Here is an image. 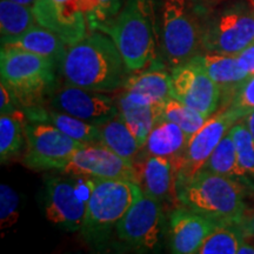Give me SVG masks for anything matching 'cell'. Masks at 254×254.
Masks as SVG:
<instances>
[{"label": "cell", "mask_w": 254, "mask_h": 254, "mask_svg": "<svg viewBox=\"0 0 254 254\" xmlns=\"http://www.w3.org/2000/svg\"><path fill=\"white\" fill-rule=\"evenodd\" d=\"M21 106L17 95L7 85L1 81L0 84V112L1 114L17 113V107Z\"/></svg>", "instance_id": "836d02e7"}, {"label": "cell", "mask_w": 254, "mask_h": 254, "mask_svg": "<svg viewBox=\"0 0 254 254\" xmlns=\"http://www.w3.org/2000/svg\"><path fill=\"white\" fill-rule=\"evenodd\" d=\"M142 193L138 183L127 179H94L81 234L88 244L101 246Z\"/></svg>", "instance_id": "277c9868"}, {"label": "cell", "mask_w": 254, "mask_h": 254, "mask_svg": "<svg viewBox=\"0 0 254 254\" xmlns=\"http://www.w3.org/2000/svg\"><path fill=\"white\" fill-rule=\"evenodd\" d=\"M219 226L211 219L180 206L171 213L168 221L171 251L176 254L198 253L206 238Z\"/></svg>", "instance_id": "2e32d148"}, {"label": "cell", "mask_w": 254, "mask_h": 254, "mask_svg": "<svg viewBox=\"0 0 254 254\" xmlns=\"http://www.w3.org/2000/svg\"><path fill=\"white\" fill-rule=\"evenodd\" d=\"M254 186L233 178L200 170L190 179L176 184L180 206L220 225H239L249 211Z\"/></svg>", "instance_id": "7a4b0ae2"}, {"label": "cell", "mask_w": 254, "mask_h": 254, "mask_svg": "<svg viewBox=\"0 0 254 254\" xmlns=\"http://www.w3.org/2000/svg\"><path fill=\"white\" fill-rule=\"evenodd\" d=\"M231 132L233 135L234 144H236L240 167L243 168L246 176L254 182V139L245 120L240 119L239 122L234 124Z\"/></svg>", "instance_id": "4dcf8cb0"}, {"label": "cell", "mask_w": 254, "mask_h": 254, "mask_svg": "<svg viewBox=\"0 0 254 254\" xmlns=\"http://www.w3.org/2000/svg\"><path fill=\"white\" fill-rule=\"evenodd\" d=\"M12 1L19 2V4L27 5V6H34V4H36L37 0H12Z\"/></svg>", "instance_id": "f35d334b"}, {"label": "cell", "mask_w": 254, "mask_h": 254, "mask_svg": "<svg viewBox=\"0 0 254 254\" xmlns=\"http://www.w3.org/2000/svg\"><path fill=\"white\" fill-rule=\"evenodd\" d=\"M25 113L1 114L0 117V160L7 163L18 157L24 145H26L25 135Z\"/></svg>", "instance_id": "4316f807"}, {"label": "cell", "mask_w": 254, "mask_h": 254, "mask_svg": "<svg viewBox=\"0 0 254 254\" xmlns=\"http://www.w3.org/2000/svg\"><path fill=\"white\" fill-rule=\"evenodd\" d=\"M98 127L100 131L99 144L126 160L134 163V158L139 154L142 146L133 134L122 114L118 113Z\"/></svg>", "instance_id": "cb8c5ba5"}, {"label": "cell", "mask_w": 254, "mask_h": 254, "mask_svg": "<svg viewBox=\"0 0 254 254\" xmlns=\"http://www.w3.org/2000/svg\"><path fill=\"white\" fill-rule=\"evenodd\" d=\"M243 119L245 120L246 125H247V127H249L251 134H252L253 139H254V111H253V112L247 114L246 117H244Z\"/></svg>", "instance_id": "8d00e7d4"}, {"label": "cell", "mask_w": 254, "mask_h": 254, "mask_svg": "<svg viewBox=\"0 0 254 254\" xmlns=\"http://www.w3.org/2000/svg\"><path fill=\"white\" fill-rule=\"evenodd\" d=\"M60 71L66 84L101 93L123 88L129 73L114 41L100 31L67 46Z\"/></svg>", "instance_id": "6da1fadb"}, {"label": "cell", "mask_w": 254, "mask_h": 254, "mask_svg": "<svg viewBox=\"0 0 254 254\" xmlns=\"http://www.w3.org/2000/svg\"><path fill=\"white\" fill-rule=\"evenodd\" d=\"M189 140L185 132L177 124L163 119L152 128L141 150L147 155L168 159L179 172Z\"/></svg>", "instance_id": "ffe728a7"}, {"label": "cell", "mask_w": 254, "mask_h": 254, "mask_svg": "<svg viewBox=\"0 0 254 254\" xmlns=\"http://www.w3.org/2000/svg\"><path fill=\"white\" fill-rule=\"evenodd\" d=\"M163 119L177 124L185 132L187 138L190 139L204 126L208 118L182 101L170 98L161 109V120Z\"/></svg>", "instance_id": "83f0119b"}, {"label": "cell", "mask_w": 254, "mask_h": 254, "mask_svg": "<svg viewBox=\"0 0 254 254\" xmlns=\"http://www.w3.org/2000/svg\"><path fill=\"white\" fill-rule=\"evenodd\" d=\"M251 1H252V2H254V0H251Z\"/></svg>", "instance_id": "ab89813d"}, {"label": "cell", "mask_w": 254, "mask_h": 254, "mask_svg": "<svg viewBox=\"0 0 254 254\" xmlns=\"http://www.w3.org/2000/svg\"><path fill=\"white\" fill-rule=\"evenodd\" d=\"M138 172V183L142 193L159 200L163 204L176 195L177 170L166 158L146 155Z\"/></svg>", "instance_id": "d6986e66"}, {"label": "cell", "mask_w": 254, "mask_h": 254, "mask_svg": "<svg viewBox=\"0 0 254 254\" xmlns=\"http://www.w3.org/2000/svg\"><path fill=\"white\" fill-rule=\"evenodd\" d=\"M246 238L238 225H222L206 238L199 254H236Z\"/></svg>", "instance_id": "f1b7e54d"}, {"label": "cell", "mask_w": 254, "mask_h": 254, "mask_svg": "<svg viewBox=\"0 0 254 254\" xmlns=\"http://www.w3.org/2000/svg\"><path fill=\"white\" fill-rule=\"evenodd\" d=\"M19 196L7 184L0 185V228L8 230L19 219Z\"/></svg>", "instance_id": "1f68e13d"}, {"label": "cell", "mask_w": 254, "mask_h": 254, "mask_svg": "<svg viewBox=\"0 0 254 254\" xmlns=\"http://www.w3.org/2000/svg\"><path fill=\"white\" fill-rule=\"evenodd\" d=\"M204 52L236 56L254 43V4L230 0L202 13Z\"/></svg>", "instance_id": "8992f818"}, {"label": "cell", "mask_w": 254, "mask_h": 254, "mask_svg": "<svg viewBox=\"0 0 254 254\" xmlns=\"http://www.w3.org/2000/svg\"><path fill=\"white\" fill-rule=\"evenodd\" d=\"M33 11L38 24L58 34L68 46L88 34L81 0H37Z\"/></svg>", "instance_id": "9a60e30c"}, {"label": "cell", "mask_w": 254, "mask_h": 254, "mask_svg": "<svg viewBox=\"0 0 254 254\" xmlns=\"http://www.w3.org/2000/svg\"><path fill=\"white\" fill-rule=\"evenodd\" d=\"M92 178H50L46 183L45 214L51 224L69 232L80 231L91 194Z\"/></svg>", "instance_id": "9c48e42d"}, {"label": "cell", "mask_w": 254, "mask_h": 254, "mask_svg": "<svg viewBox=\"0 0 254 254\" xmlns=\"http://www.w3.org/2000/svg\"><path fill=\"white\" fill-rule=\"evenodd\" d=\"M52 60L13 46H1V81L17 95L23 109L41 105L56 80Z\"/></svg>", "instance_id": "52a82bcc"}, {"label": "cell", "mask_w": 254, "mask_h": 254, "mask_svg": "<svg viewBox=\"0 0 254 254\" xmlns=\"http://www.w3.org/2000/svg\"><path fill=\"white\" fill-rule=\"evenodd\" d=\"M225 109H231L240 114L241 118L254 111V75L250 77L238 88L230 104Z\"/></svg>", "instance_id": "d6a6232c"}, {"label": "cell", "mask_w": 254, "mask_h": 254, "mask_svg": "<svg viewBox=\"0 0 254 254\" xmlns=\"http://www.w3.org/2000/svg\"><path fill=\"white\" fill-rule=\"evenodd\" d=\"M37 24L33 6L19 4L12 0H0L1 40L21 36Z\"/></svg>", "instance_id": "484cf974"}, {"label": "cell", "mask_w": 254, "mask_h": 254, "mask_svg": "<svg viewBox=\"0 0 254 254\" xmlns=\"http://www.w3.org/2000/svg\"><path fill=\"white\" fill-rule=\"evenodd\" d=\"M196 58L220 90L221 105L225 109L250 74L241 67L237 56L202 52Z\"/></svg>", "instance_id": "ac0fdd59"}, {"label": "cell", "mask_w": 254, "mask_h": 254, "mask_svg": "<svg viewBox=\"0 0 254 254\" xmlns=\"http://www.w3.org/2000/svg\"><path fill=\"white\" fill-rule=\"evenodd\" d=\"M172 98L204 116L212 117L221 105V93L196 57L171 69Z\"/></svg>", "instance_id": "8fae6325"}, {"label": "cell", "mask_w": 254, "mask_h": 254, "mask_svg": "<svg viewBox=\"0 0 254 254\" xmlns=\"http://www.w3.org/2000/svg\"><path fill=\"white\" fill-rule=\"evenodd\" d=\"M163 204L141 193L116 226L118 239L136 251H154L163 236Z\"/></svg>", "instance_id": "30bf717a"}, {"label": "cell", "mask_w": 254, "mask_h": 254, "mask_svg": "<svg viewBox=\"0 0 254 254\" xmlns=\"http://www.w3.org/2000/svg\"><path fill=\"white\" fill-rule=\"evenodd\" d=\"M4 45L46 57L56 64L62 62L68 46L58 34L39 24L34 25L21 36L1 40V46Z\"/></svg>", "instance_id": "7402d4cb"}, {"label": "cell", "mask_w": 254, "mask_h": 254, "mask_svg": "<svg viewBox=\"0 0 254 254\" xmlns=\"http://www.w3.org/2000/svg\"><path fill=\"white\" fill-rule=\"evenodd\" d=\"M238 226L243 231L246 239H254V208H249Z\"/></svg>", "instance_id": "d590c367"}, {"label": "cell", "mask_w": 254, "mask_h": 254, "mask_svg": "<svg viewBox=\"0 0 254 254\" xmlns=\"http://www.w3.org/2000/svg\"><path fill=\"white\" fill-rule=\"evenodd\" d=\"M201 170L220 174V176L233 178V179L240 180V182L254 186L253 180L247 177L243 168L240 167L236 144H234L231 129L221 139V141L219 142L213 153L207 159V161H206Z\"/></svg>", "instance_id": "d4e9b609"}, {"label": "cell", "mask_w": 254, "mask_h": 254, "mask_svg": "<svg viewBox=\"0 0 254 254\" xmlns=\"http://www.w3.org/2000/svg\"><path fill=\"white\" fill-rule=\"evenodd\" d=\"M155 62L151 67L132 73L123 86V94L134 103L164 105L172 98L171 72L158 67Z\"/></svg>", "instance_id": "e0dca14e"}, {"label": "cell", "mask_w": 254, "mask_h": 254, "mask_svg": "<svg viewBox=\"0 0 254 254\" xmlns=\"http://www.w3.org/2000/svg\"><path fill=\"white\" fill-rule=\"evenodd\" d=\"M253 4H254V2H253Z\"/></svg>", "instance_id": "60d3db41"}, {"label": "cell", "mask_w": 254, "mask_h": 254, "mask_svg": "<svg viewBox=\"0 0 254 254\" xmlns=\"http://www.w3.org/2000/svg\"><path fill=\"white\" fill-rule=\"evenodd\" d=\"M117 105H118L119 113L131 128L133 134L135 135L140 145L144 146L152 128L159 120H161L163 105L134 103L123 93L117 98Z\"/></svg>", "instance_id": "603a6c76"}, {"label": "cell", "mask_w": 254, "mask_h": 254, "mask_svg": "<svg viewBox=\"0 0 254 254\" xmlns=\"http://www.w3.org/2000/svg\"><path fill=\"white\" fill-rule=\"evenodd\" d=\"M26 120L30 122H44L52 124L60 131L75 140L85 144H99V127L84 120L75 118L71 114L60 112L51 107H43L41 105L24 109Z\"/></svg>", "instance_id": "44dd1931"}, {"label": "cell", "mask_w": 254, "mask_h": 254, "mask_svg": "<svg viewBox=\"0 0 254 254\" xmlns=\"http://www.w3.org/2000/svg\"><path fill=\"white\" fill-rule=\"evenodd\" d=\"M63 172L94 179H127L138 183L134 163L101 144H86L79 148Z\"/></svg>", "instance_id": "5bb4252c"}, {"label": "cell", "mask_w": 254, "mask_h": 254, "mask_svg": "<svg viewBox=\"0 0 254 254\" xmlns=\"http://www.w3.org/2000/svg\"><path fill=\"white\" fill-rule=\"evenodd\" d=\"M159 43L165 64L173 69L204 52L201 7L190 0H163Z\"/></svg>", "instance_id": "5b68a950"}, {"label": "cell", "mask_w": 254, "mask_h": 254, "mask_svg": "<svg viewBox=\"0 0 254 254\" xmlns=\"http://www.w3.org/2000/svg\"><path fill=\"white\" fill-rule=\"evenodd\" d=\"M124 0H81L88 32L101 31L119 13Z\"/></svg>", "instance_id": "f546056e"}, {"label": "cell", "mask_w": 254, "mask_h": 254, "mask_svg": "<svg viewBox=\"0 0 254 254\" xmlns=\"http://www.w3.org/2000/svg\"><path fill=\"white\" fill-rule=\"evenodd\" d=\"M100 32L114 41L129 73L158 62L160 43L153 0H126L116 18Z\"/></svg>", "instance_id": "3957f363"}, {"label": "cell", "mask_w": 254, "mask_h": 254, "mask_svg": "<svg viewBox=\"0 0 254 254\" xmlns=\"http://www.w3.org/2000/svg\"><path fill=\"white\" fill-rule=\"evenodd\" d=\"M50 107L100 126L119 113L117 100L101 93L66 84L50 97Z\"/></svg>", "instance_id": "4fadbf2b"}, {"label": "cell", "mask_w": 254, "mask_h": 254, "mask_svg": "<svg viewBox=\"0 0 254 254\" xmlns=\"http://www.w3.org/2000/svg\"><path fill=\"white\" fill-rule=\"evenodd\" d=\"M26 150L23 163L34 171L60 170L67 166L73 154L86 144L71 138L52 124L25 123Z\"/></svg>", "instance_id": "ba28073f"}, {"label": "cell", "mask_w": 254, "mask_h": 254, "mask_svg": "<svg viewBox=\"0 0 254 254\" xmlns=\"http://www.w3.org/2000/svg\"><path fill=\"white\" fill-rule=\"evenodd\" d=\"M240 119H243L240 114L231 109H224L209 117L204 126L189 140L177 183L189 180L198 173L225 134Z\"/></svg>", "instance_id": "7c38bea8"}, {"label": "cell", "mask_w": 254, "mask_h": 254, "mask_svg": "<svg viewBox=\"0 0 254 254\" xmlns=\"http://www.w3.org/2000/svg\"><path fill=\"white\" fill-rule=\"evenodd\" d=\"M190 1L193 2L194 5L204 6V5H208V4H213V2L224 1V0H190Z\"/></svg>", "instance_id": "74e56055"}, {"label": "cell", "mask_w": 254, "mask_h": 254, "mask_svg": "<svg viewBox=\"0 0 254 254\" xmlns=\"http://www.w3.org/2000/svg\"><path fill=\"white\" fill-rule=\"evenodd\" d=\"M236 56L240 66L249 73L250 77L254 75V43Z\"/></svg>", "instance_id": "e575fe53"}]
</instances>
